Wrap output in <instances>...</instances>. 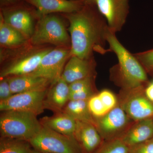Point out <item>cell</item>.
Instances as JSON below:
<instances>
[{"label": "cell", "instance_id": "obj_14", "mask_svg": "<svg viewBox=\"0 0 153 153\" xmlns=\"http://www.w3.org/2000/svg\"><path fill=\"white\" fill-rule=\"evenodd\" d=\"M96 63L94 57L82 59L71 56L67 62L61 78L68 84L90 76H95Z\"/></svg>", "mask_w": 153, "mask_h": 153}, {"label": "cell", "instance_id": "obj_3", "mask_svg": "<svg viewBox=\"0 0 153 153\" xmlns=\"http://www.w3.org/2000/svg\"><path fill=\"white\" fill-rule=\"evenodd\" d=\"M37 116L20 111H1L0 132L3 137L29 141L38 133L42 127Z\"/></svg>", "mask_w": 153, "mask_h": 153}, {"label": "cell", "instance_id": "obj_26", "mask_svg": "<svg viewBox=\"0 0 153 153\" xmlns=\"http://www.w3.org/2000/svg\"><path fill=\"white\" fill-rule=\"evenodd\" d=\"M105 108L109 111L118 105V99L112 91L108 89H103L98 93Z\"/></svg>", "mask_w": 153, "mask_h": 153}, {"label": "cell", "instance_id": "obj_31", "mask_svg": "<svg viewBox=\"0 0 153 153\" xmlns=\"http://www.w3.org/2000/svg\"><path fill=\"white\" fill-rule=\"evenodd\" d=\"M144 93L147 98L153 103V80L145 86Z\"/></svg>", "mask_w": 153, "mask_h": 153}, {"label": "cell", "instance_id": "obj_24", "mask_svg": "<svg viewBox=\"0 0 153 153\" xmlns=\"http://www.w3.org/2000/svg\"><path fill=\"white\" fill-rule=\"evenodd\" d=\"M88 105L91 113L95 119L102 117L109 111L102 103L98 93L88 100Z\"/></svg>", "mask_w": 153, "mask_h": 153}, {"label": "cell", "instance_id": "obj_19", "mask_svg": "<svg viewBox=\"0 0 153 153\" xmlns=\"http://www.w3.org/2000/svg\"><path fill=\"white\" fill-rule=\"evenodd\" d=\"M42 125L52 130L68 136L74 137L76 121L65 112L55 113L51 117H45L40 120Z\"/></svg>", "mask_w": 153, "mask_h": 153}, {"label": "cell", "instance_id": "obj_21", "mask_svg": "<svg viewBox=\"0 0 153 153\" xmlns=\"http://www.w3.org/2000/svg\"><path fill=\"white\" fill-rule=\"evenodd\" d=\"M88 100H69L63 112L69 115L76 121L91 123L95 126V119L88 108Z\"/></svg>", "mask_w": 153, "mask_h": 153}, {"label": "cell", "instance_id": "obj_6", "mask_svg": "<svg viewBox=\"0 0 153 153\" xmlns=\"http://www.w3.org/2000/svg\"><path fill=\"white\" fill-rule=\"evenodd\" d=\"M145 86L122 89L118 105L134 122L153 117V103L144 93Z\"/></svg>", "mask_w": 153, "mask_h": 153}, {"label": "cell", "instance_id": "obj_33", "mask_svg": "<svg viewBox=\"0 0 153 153\" xmlns=\"http://www.w3.org/2000/svg\"><path fill=\"white\" fill-rule=\"evenodd\" d=\"M81 1L84 4L94 5L95 0H81Z\"/></svg>", "mask_w": 153, "mask_h": 153}, {"label": "cell", "instance_id": "obj_20", "mask_svg": "<svg viewBox=\"0 0 153 153\" xmlns=\"http://www.w3.org/2000/svg\"><path fill=\"white\" fill-rule=\"evenodd\" d=\"M27 39L20 32L4 21L0 14V44L5 48L22 47L27 43Z\"/></svg>", "mask_w": 153, "mask_h": 153}, {"label": "cell", "instance_id": "obj_2", "mask_svg": "<svg viewBox=\"0 0 153 153\" xmlns=\"http://www.w3.org/2000/svg\"><path fill=\"white\" fill-rule=\"evenodd\" d=\"M108 52H114L118 60L111 68V78L122 89L146 86L149 82L146 71L134 54L129 52L110 30L107 36Z\"/></svg>", "mask_w": 153, "mask_h": 153}, {"label": "cell", "instance_id": "obj_29", "mask_svg": "<svg viewBox=\"0 0 153 153\" xmlns=\"http://www.w3.org/2000/svg\"><path fill=\"white\" fill-rule=\"evenodd\" d=\"M129 153H153V137L130 148Z\"/></svg>", "mask_w": 153, "mask_h": 153}, {"label": "cell", "instance_id": "obj_4", "mask_svg": "<svg viewBox=\"0 0 153 153\" xmlns=\"http://www.w3.org/2000/svg\"><path fill=\"white\" fill-rule=\"evenodd\" d=\"M29 41L35 46L49 44L63 47L71 44V39L62 20L52 14L38 18Z\"/></svg>", "mask_w": 153, "mask_h": 153}, {"label": "cell", "instance_id": "obj_32", "mask_svg": "<svg viewBox=\"0 0 153 153\" xmlns=\"http://www.w3.org/2000/svg\"><path fill=\"white\" fill-rule=\"evenodd\" d=\"M22 1H24V0H1V8L14 5Z\"/></svg>", "mask_w": 153, "mask_h": 153}, {"label": "cell", "instance_id": "obj_27", "mask_svg": "<svg viewBox=\"0 0 153 153\" xmlns=\"http://www.w3.org/2000/svg\"><path fill=\"white\" fill-rule=\"evenodd\" d=\"M95 77V76H90L70 83L69 84L70 93H74L94 85V79Z\"/></svg>", "mask_w": 153, "mask_h": 153}, {"label": "cell", "instance_id": "obj_10", "mask_svg": "<svg viewBox=\"0 0 153 153\" xmlns=\"http://www.w3.org/2000/svg\"><path fill=\"white\" fill-rule=\"evenodd\" d=\"M48 88L14 94L5 101L0 102V111H27L37 116L41 114L45 109L44 101Z\"/></svg>", "mask_w": 153, "mask_h": 153}, {"label": "cell", "instance_id": "obj_13", "mask_svg": "<svg viewBox=\"0 0 153 153\" xmlns=\"http://www.w3.org/2000/svg\"><path fill=\"white\" fill-rule=\"evenodd\" d=\"M33 6L37 18L54 13L69 14L79 11L84 6L81 0H24Z\"/></svg>", "mask_w": 153, "mask_h": 153}, {"label": "cell", "instance_id": "obj_25", "mask_svg": "<svg viewBox=\"0 0 153 153\" xmlns=\"http://www.w3.org/2000/svg\"><path fill=\"white\" fill-rule=\"evenodd\" d=\"M147 73L153 75V49L134 54Z\"/></svg>", "mask_w": 153, "mask_h": 153}, {"label": "cell", "instance_id": "obj_22", "mask_svg": "<svg viewBox=\"0 0 153 153\" xmlns=\"http://www.w3.org/2000/svg\"><path fill=\"white\" fill-rule=\"evenodd\" d=\"M28 141L1 137L0 153H32Z\"/></svg>", "mask_w": 153, "mask_h": 153}, {"label": "cell", "instance_id": "obj_34", "mask_svg": "<svg viewBox=\"0 0 153 153\" xmlns=\"http://www.w3.org/2000/svg\"><path fill=\"white\" fill-rule=\"evenodd\" d=\"M32 153H41L40 152H37V151H36V150H33V152H32Z\"/></svg>", "mask_w": 153, "mask_h": 153}, {"label": "cell", "instance_id": "obj_15", "mask_svg": "<svg viewBox=\"0 0 153 153\" xmlns=\"http://www.w3.org/2000/svg\"><path fill=\"white\" fill-rule=\"evenodd\" d=\"M74 137L83 153H94L104 142L93 124L76 121Z\"/></svg>", "mask_w": 153, "mask_h": 153}, {"label": "cell", "instance_id": "obj_9", "mask_svg": "<svg viewBox=\"0 0 153 153\" xmlns=\"http://www.w3.org/2000/svg\"><path fill=\"white\" fill-rule=\"evenodd\" d=\"M22 2L1 8V14L6 23L20 32L29 41L35 30L33 18L34 16L37 17L36 11V9L22 5Z\"/></svg>", "mask_w": 153, "mask_h": 153}, {"label": "cell", "instance_id": "obj_5", "mask_svg": "<svg viewBox=\"0 0 153 153\" xmlns=\"http://www.w3.org/2000/svg\"><path fill=\"white\" fill-rule=\"evenodd\" d=\"M34 150L44 153H83L74 137L68 136L42 126L29 141Z\"/></svg>", "mask_w": 153, "mask_h": 153}, {"label": "cell", "instance_id": "obj_18", "mask_svg": "<svg viewBox=\"0 0 153 153\" xmlns=\"http://www.w3.org/2000/svg\"><path fill=\"white\" fill-rule=\"evenodd\" d=\"M11 91L13 94L48 89L52 83L46 78L31 75L9 76Z\"/></svg>", "mask_w": 153, "mask_h": 153}, {"label": "cell", "instance_id": "obj_11", "mask_svg": "<svg viewBox=\"0 0 153 153\" xmlns=\"http://www.w3.org/2000/svg\"><path fill=\"white\" fill-rule=\"evenodd\" d=\"M94 5L106 20L111 32H120L129 12L128 0H95Z\"/></svg>", "mask_w": 153, "mask_h": 153}, {"label": "cell", "instance_id": "obj_16", "mask_svg": "<svg viewBox=\"0 0 153 153\" xmlns=\"http://www.w3.org/2000/svg\"><path fill=\"white\" fill-rule=\"evenodd\" d=\"M69 84L60 78L48 88L44 101V109L54 113L62 112L69 101Z\"/></svg>", "mask_w": 153, "mask_h": 153}, {"label": "cell", "instance_id": "obj_8", "mask_svg": "<svg viewBox=\"0 0 153 153\" xmlns=\"http://www.w3.org/2000/svg\"><path fill=\"white\" fill-rule=\"evenodd\" d=\"M71 56L70 49H51L42 58L38 68L29 74L46 78L53 84L61 78L66 60Z\"/></svg>", "mask_w": 153, "mask_h": 153}, {"label": "cell", "instance_id": "obj_1", "mask_svg": "<svg viewBox=\"0 0 153 153\" xmlns=\"http://www.w3.org/2000/svg\"><path fill=\"white\" fill-rule=\"evenodd\" d=\"M63 15L69 23L71 56L89 59L94 51L102 54L108 52L105 46L110 30L95 5L84 4L77 12Z\"/></svg>", "mask_w": 153, "mask_h": 153}, {"label": "cell", "instance_id": "obj_17", "mask_svg": "<svg viewBox=\"0 0 153 153\" xmlns=\"http://www.w3.org/2000/svg\"><path fill=\"white\" fill-rule=\"evenodd\" d=\"M153 137V117L134 122L120 137L130 148Z\"/></svg>", "mask_w": 153, "mask_h": 153}, {"label": "cell", "instance_id": "obj_23", "mask_svg": "<svg viewBox=\"0 0 153 153\" xmlns=\"http://www.w3.org/2000/svg\"><path fill=\"white\" fill-rule=\"evenodd\" d=\"M130 148L120 138L104 141L94 153H129Z\"/></svg>", "mask_w": 153, "mask_h": 153}, {"label": "cell", "instance_id": "obj_28", "mask_svg": "<svg viewBox=\"0 0 153 153\" xmlns=\"http://www.w3.org/2000/svg\"><path fill=\"white\" fill-rule=\"evenodd\" d=\"M94 85L74 93H70L69 100H88L96 94Z\"/></svg>", "mask_w": 153, "mask_h": 153}, {"label": "cell", "instance_id": "obj_12", "mask_svg": "<svg viewBox=\"0 0 153 153\" xmlns=\"http://www.w3.org/2000/svg\"><path fill=\"white\" fill-rule=\"evenodd\" d=\"M51 49L44 48L31 51L15 58L1 71V78L31 74L39 66L43 57Z\"/></svg>", "mask_w": 153, "mask_h": 153}, {"label": "cell", "instance_id": "obj_7", "mask_svg": "<svg viewBox=\"0 0 153 153\" xmlns=\"http://www.w3.org/2000/svg\"><path fill=\"white\" fill-rule=\"evenodd\" d=\"M95 121L96 128L104 141L120 137L134 122L119 105Z\"/></svg>", "mask_w": 153, "mask_h": 153}, {"label": "cell", "instance_id": "obj_30", "mask_svg": "<svg viewBox=\"0 0 153 153\" xmlns=\"http://www.w3.org/2000/svg\"><path fill=\"white\" fill-rule=\"evenodd\" d=\"M13 95L11 91L8 77L1 78L0 102L5 101Z\"/></svg>", "mask_w": 153, "mask_h": 153}]
</instances>
